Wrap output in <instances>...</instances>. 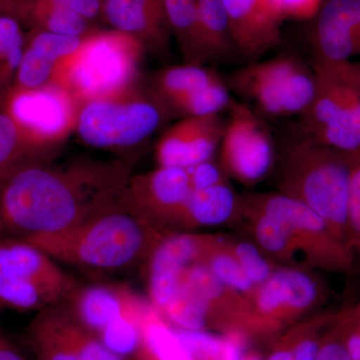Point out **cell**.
Returning <instances> with one entry per match:
<instances>
[{
  "label": "cell",
  "instance_id": "1",
  "mask_svg": "<svg viewBox=\"0 0 360 360\" xmlns=\"http://www.w3.org/2000/svg\"><path fill=\"white\" fill-rule=\"evenodd\" d=\"M127 161L77 158L32 163L0 182L2 234L22 239L58 233L122 200Z\"/></svg>",
  "mask_w": 360,
  "mask_h": 360
},
{
  "label": "cell",
  "instance_id": "2",
  "mask_svg": "<svg viewBox=\"0 0 360 360\" xmlns=\"http://www.w3.org/2000/svg\"><path fill=\"white\" fill-rule=\"evenodd\" d=\"M167 234L141 219L123 195L115 205L72 229L25 240L41 248L58 264L113 272L146 264Z\"/></svg>",
  "mask_w": 360,
  "mask_h": 360
},
{
  "label": "cell",
  "instance_id": "3",
  "mask_svg": "<svg viewBox=\"0 0 360 360\" xmlns=\"http://www.w3.org/2000/svg\"><path fill=\"white\" fill-rule=\"evenodd\" d=\"M359 153L321 143L298 127L276 151L277 191L311 208L348 245V196Z\"/></svg>",
  "mask_w": 360,
  "mask_h": 360
},
{
  "label": "cell",
  "instance_id": "4",
  "mask_svg": "<svg viewBox=\"0 0 360 360\" xmlns=\"http://www.w3.org/2000/svg\"><path fill=\"white\" fill-rule=\"evenodd\" d=\"M144 51L143 45L127 33L91 32L58 61L51 84L68 90L82 105L122 96L134 89Z\"/></svg>",
  "mask_w": 360,
  "mask_h": 360
},
{
  "label": "cell",
  "instance_id": "5",
  "mask_svg": "<svg viewBox=\"0 0 360 360\" xmlns=\"http://www.w3.org/2000/svg\"><path fill=\"white\" fill-rule=\"evenodd\" d=\"M77 285L41 248L0 236V309L39 312L65 302Z\"/></svg>",
  "mask_w": 360,
  "mask_h": 360
},
{
  "label": "cell",
  "instance_id": "6",
  "mask_svg": "<svg viewBox=\"0 0 360 360\" xmlns=\"http://www.w3.org/2000/svg\"><path fill=\"white\" fill-rule=\"evenodd\" d=\"M312 68L314 96L300 115L298 127L331 148L360 153V94L352 61L333 63L314 58Z\"/></svg>",
  "mask_w": 360,
  "mask_h": 360
},
{
  "label": "cell",
  "instance_id": "7",
  "mask_svg": "<svg viewBox=\"0 0 360 360\" xmlns=\"http://www.w3.org/2000/svg\"><path fill=\"white\" fill-rule=\"evenodd\" d=\"M225 82L229 90L252 104L251 108L264 118L300 116L315 91L312 66L288 53L251 61L231 72Z\"/></svg>",
  "mask_w": 360,
  "mask_h": 360
},
{
  "label": "cell",
  "instance_id": "8",
  "mask_svg": "<svg viewBox=\"0 0 360 360\" xmlns=\"http://www.w3.org/2000/svg\"><path fill=\"white\" fill-rule=\"evenodd\" d=\"M243 198L284 225L305 269L345 274L354 271V248L309 206L279 191L245 193Z\"/></svg>",
  "mask_w": 360,
  "mask_h": 360
},
{
  "label": "cell",
  "instance_id": "9",
  "mask_svg": "<svg viewBox=\"0 0 360 360\" xmlns=\"http://www.w3.org/2000/svg\"><path fill=\"white\" fill-rule=\"evenodd\" d=\"M168 117L149 90L134 89L122 96L82 104L75 130L92 148H129L146 141Z\"/></svg>",
  "mask_w": 360,
  "mask_h": 360
},
{
  "label": "cell",
  "instance_id": "10",
  "mask_svg": "<svg viewBox=\"0 0 360 360\" xmlns=\"http://www.w3.org/2000/svg\"><path fill=\"white\" fill-rule=\"evenodd\" d=\"M220 142L219 165L225 174L245 186L262 181L276 167L271 131L248 103L232 98Z\"/></svg>",
  "mask_w": 360,
  "mask_h": 360
},
{
  "label": "cell",
  "instance_id": "11",
  "mask_svg": "<svg viewBox=\"0 0 360 360\" xmlns=\"http://www.w3.org/2000/svg\"><path fill=\"white\" fill-rule=\"evenodd\" d=\"M80 108L68 90L54 84L13 89L0 105L37 146L51 151L77 129Z\"/></svg>",
  "mask_w": 360,
  "mask_h": 360
},
{
  "label": "cell",
  "instance_id": "12",
  "mask_svg": "<svg viewBox=\"0 0 360 360\" xmlns=\"http://www.w3.org/2000/svg\"><path fill=\"white\" fill-rule=\"evenodd\" d=\"M184 286L205 309L207 329L219 335L240 333L252 338H276L278 329L264 319L250 300L220 283L205 265H189L181 277Z\"/></svg>",
  "mask_w": 360,
  "mask_h": 360
},
{
  "label": "cell",
  "instance_id": "13",
  "mask_svg": "<svg viewBox=\"0 0 360 360\" xmlns=\"http://www.w3.org/2000/svg\"><path fill=\"white\" fill-rule=\"evenodd\" d=\"M330 290L317 270L279 266L258 288L257 311L279 331L317 314L328 302Z\"/></svg>",
  "mask_w": 360,
  "mask_h": 360
},
{
  "label": "cell",
  "instance_id": "14",
  "mask_svg": "<svg viewBox=\"0 0 360 360\" xmlns=\"http://www.w3.org/2000/svg\"><path fill=\"white\" fill-rule=\"evenodd\" d=\"M27 340L37 360H122L63 303L37 312L28 326Z\"/></svg>",
  "mask_w": 360,
  "mask_h": 360
},
{
  "label": "cell",
  "instance_id": "15",
  "mask_svg": "<svg viewBox=\"0 0 360 360\" xmlns=\"http://www.w3.org/2000/svg\"><path fill=\"white\" fill-rule=\"evenodd\" d=\"M193 193L186 168L160 167L131 175L124 193L127 205L141 219L165 233H175Z\"/></svg>",
  "mask_w": 360,
  "mask_h": 360
},
{
  "label": "cell",
  "instance_id": "16",
  "mask_svg": "<svg viewBox=\"0 0 360 360\" xmlns=\"http://www.w3.org/2000/svg\"><path fill=\"white\" fill-rule=\"evenodd\" d=\"M220 115L184 117L165 130L155 146L158 167L187 168L213 160L224 136Z\"/></svg>",
  "mask_w": 360,
  "mask_h": 360
},
{
  "label": "cell",
  "instance_id": "17",
  "mask_svg": "<svg viewBox=\"0 0 360 360\" xmlns=\"http://www.w3.org/2000/svg\"><path fill=\"white\" fill-rule=\"evenodd\" d=\"M203 234L175 232L160 241L146 262L150 303L162 312L179 292L184 270L198 264Z\"/></svg>",
  "mask_w": 360,
  "mask_h": 360
},
{
  "label": "cell",
  "instance_id": "18",
  "mask_svg": "<svg viewBox=\"0 0 360 360\" xmlns=\"http://www.w3.org/2000/svg\"><path fill=\"white\" fill-rule=\"evenodd\" d=\"M224 79L205 65L167 66L150 79L148 90L172 116H200L210 91Z\"/></svg>",
  "mask_w": 360,
  "mask_h": 360
},
{
  "label": "cell",
  "instance_id": "19",
  "mask_svg": "<svg viewBox=\"0 0 360 360\" xmlns=\"http://www.w3.org/2000/svg\"><path fill=\"white\" fill-rule=\"evenodd\" d=\"M314 18V58L347 63L360 56V0H323Z\"/></svg>",
  "mask_w": 360,
  "mask_h": 360
},
{
  "label": "cell",
  "instance_id": "20",
  "mask_svg": "<svg viewBox=\"0 0 360 360\" xmlns=\"http://www.w3.org/2000/svg\"><path fill=\"white\" fill-rule=\"evenodd\" d=\"M239 56L258 60L281 41L283 20L269 0H222Z\"/></svg>",
  "mask_w": 360,
  "mask_h": 360
},
{
  "label": "cell",
  "instance_id": "21",
  "mask_svg": "<svg viewBox=\"0 0 360 360\" xmlns=\"http://www.w3.org/2000/svg\"><path fill=\"white\" fill-rule=\"evenodd\" d=\"M146 302L123 284L78 283L63 304L82 326L97 336L111 321Z\"/></svg>",
  "mask_w": 360,
  "mask_h": 360
},
{
  "label": "cell",
  "instance_id": "22",
  "mask_svg": "<svg viewBox=\"0 0 360 360\" xmlns=\"http://www.w3.org/2000/svg\"><path fill=\"white\" fill-rule=\"evenodd\" d=\"M103 16L113 30L139 40L146 51L167 52L170 32L162 11L132 0H103Z\"/></svg>",
  "mask_w": 360,
  "mask_h": 360
},
{
  "label": "cell",
  "instance_id": "23",
  "mask_svg": "<svg viewBox=\"0 0 360 360\" xmlns=\"http://www.w3.org/2000/svg\"><path fill=\"white\" fill-rule=\"evenodd\" d=\"M241 212V195L232 189L229 181L203 191H193L180 215L175 232L240 224Z\"/></svg>",
  "mask_w": 360,
  "mask_h": 360
},
{
  "label": "cell",
  "instance_id": "24",
  "mask_svg": "<svg viewBox=\"0 0 360 360\" xmlns=\"http://www.w3.org/2000/svg\"><path fill=\"white\" fill-rule=\"evenodd\" d=\"M335 312H317L295 322L274 338L265 360H316L322 338Z\"/></svg>",
  "mask_w": 360,
  "mask_h": 360
},
{
  "label": "cell",
  "instance_id": "25",
  "mask_svg": "<svg viewBox=\"0 0 360 360\" xmlns=\"http://www.w3.org/2000/svg\"><path fill=\"white\" fill-rule=\"evenodd\" d=\"M201 58L205 63H227L241 58L232 39L222 0H196Z\"/></svg>",
  "mask_w": 360,
  "mask_h": 360
},
{
  "label": "cell",
  "instance_id": "26",
  "mask_svg": "<svg viewBox=\"0 0 360 360\" xmlns=\"http://www.w3.org/2000/svg\"><path fill=\"white\" fill-rule=\"evenodd\" d=\"M51 150L40 148L4 110H0V182L16 170L46 161Z\"/></svg>",
  "mask_w": 360,
  "mask_h": 360
},
{
  "label": "cell",
  "instance_id": "27",
  "mask_svg": "<svg viewBox=\"0 0 360 360\" xmlns=\"http://www.w3.org/2000/svg\"><path fill=\"white\" fill-rule=\"evenodd\" d=\"M198 264L205 265L220 283L238 291L255 304L259 286L253 283L241 269L229 248L227 236L205 234V245Z\"/></svg>",
  "mask_w": 360,
  "mask_h": 360
},
{
  "label": "cell",
  "instance_id": "28",
  "mask_svg": "<svg viewBox=\"0 0 360 360\" xmlns=\"http://www.w3.org/2000/svg\"><path fill=\"white\" fill-rule=\"evenodd\" d=\"M141 360H193L175 328L151 304L141 326Z\"/></svg>",
  "mask_w": 360,
  "mask_h": 360
},
{
  "label": "cell",
  "instance_id": "29",
  "mask_svg": "<svg viewBox=\"0 0 360 360\" xmlns=\"http://www.w3.org/2000/svg\"><path fill=\"white\" fill-rule=\"evenodd\" d=\"M170 34L186 65H203L196 0H161Z\"/></svg>",
  "mask_w": 360,
  "mask_h": 360
},
{
  "label": "cell",
  "instance_id": "30",
  "mask_svg": "<svg viewBox=\"0 0 360 360\" xmlns=\"http://www.w3.org/2000/svg\"><path fill=\"white\" fill-rule=\"evenodd\" d=\"M25 40L20 20L0 14V105L15 84Z\"/></svg>",
  "mask_w": 360,
  "mask_h": 360
},
{
  "label": "cell",
  "instance_id": "31",
  "mask_svg": "<svg viewBox=\"0 0 360 360\" xmlns=\"http://www.w3.org/2000/svg\"><path fill=\"white\" fill-rule=\"evenodd\" d=\"M25 20L45 32L84 37L89 34V21L53 0H30Z\"/></svg>",
  "mask_w": 360,
  "mask_h": 360
},
{
  "label": "cell",
  "instance_id": "32",
  "mask_svg": "<svg viewBox=\"0 0 360 360\" xmlns=\"http://www.w3.org/2000/svg\"><path fill=\"white\" fill-rule=\"evenodd\" d=\"M151 307L146 302L127 314L117 317L98 333L97 338L113 354L127 359L139 354L141 345V326L146 312Z\"/></svg>",
  "mask_w": 360,
  "mask_h": 360
},
{
  "label": "cell",
  "instance_id": "33",
  "mask_svg": "<svg viewBox=\"0 0 360 360\" xmlns=\"http://www.w3.org/2000/svg\"><path fill=\"white\" fill-rule=\"evenodd\" d=\"M58 60L39 47L26 44L13 89H37L51 84Z\"/></svg>",
  "mask_w": 360,
  "mask_h": 360
},
{
  "label": "cell",
  "instance_id": "34",
  "mask_svg": "<svg viewBox=\"0 0 360 360\" xmlns=\"http://www.w3.org/2000/svg\"><path fill=\"white\" fill-rule=\"evenodd\" d=\"M229 245L246 276L257 286L264 283L279 267L255 243L229 238Z\"/></svg>",
  "mask_w": 360,
  "mask_h": 360
},
{
  "label": "cell",
  "instance_id": "35",
  "mask_svg": "<svg viewBox=\"0 0 360 360\" xmlns=\"http://www.w3.org/2000/svg\"><path fill=\"white\" fill-rule=\"evenodd\" d=\"M174 328L193 360H222L224 341L221 335H215L208 330Z\"/></svg>",
  "mask_w": 360,
  "mask_h": 360
},
{
  "label": "cell",
  "instance_id": "36",
  "mask_svg": "<svg viewBox=\"0 0 360 360\" xmlns=\"http://www.w3.org/2000/svg\"><path fill=\"white\" fill-rule=\"evenodd\" d=\"M335 321L340 326L348 354L352 360H360V309L354 305L335 312Z\"/></svg>",
  "mask_w": 360,
  "mask_h": 360
},
{
  "label": "cell",
  "instance_id": "37",
  "mask_svg": "<svg viewBox=\"0 0 360 360\" xmlns=\"http://www.w3.org/2000/svg\"><path fill=\"white\" fill-rule=\"evenodd\" d=\"M348 241L354 248L360 240V153L355 162L352 181H350L349 196L347 208Z\"/></svg>",
  "mask_w": 360,
  "mask_h": 360
},
{
  "label": "cell",
  "instance_id": "38",
  "mask_svg": "<svg viewBox=\"0 0 360 360\" xmlns=\"http://www.w3.org/2000/svg\"><path fill=\"white\" fill-rule=\"evenodd\" d=\"M186 169L193 191H203L229 181V176L220 167L219 163L213 160L198 163L193 167H187Z\"/></svg>",
  "mask_w": 360,
  "mask_h": 360
},
{
  "label": "cell",
  "instance_id": "39",
  "mask_svg": "<svg viewBox=\"0 0 360 360\" xmlns=\"http://www.w3.org/2000/svg\"><path fill=\"white\" fill-rule=\"evenodd\" d=\"M272 8L281 20L314 18L323 0H269Z\"/></svg>",
  "mask_w": 360,
  "mask_h": 360
},
{
  "label": "cell",
  "instance_id": "40",
  "mask_svg": "<svg viewBox=\"0 0 360 360\" xmlns=\"http://www.w3.org/2000/svg\"><path fill=\"white\" fill-rule=\"evenodd\" d=\"M316 360H352L345 347L340 326L336 323L335 314L322 338Z\"/></svg>",
  "mask_w": 360,
  "mask_h": 360
},
{
  "label": "cell",
  "instance_id": "41",
  "mask_svg": "<svg viewBox=\"0 0 360 360\" xmlns=\"http://www.w3.org/2000/svg\"><path fill=\"white\" fill-rule=\"evenodd\" d=\"M60 6L79 14L86 20H96L103 15V0H53Z\"/></svg>",
  "mask_w": 360,
  "mask_h": 360
},
{
  "label": "cell",
  "instance_id": "42",
  "mask_svg": "<svg viewBox=\"0 0 360 360\" xmlns=\"http://www.w3.org/2000/svg\"><path fill=\"white\" fill-rule=\"evenodd\" d=\"M0 360H26L0 329Z\"/></svg>",
  "mask_w": 360,
  "mask_h": 360
},
{
  "label": "cell",
  "instance_id": "43",
  "mask_svg": "<svg viewBox=\"0 0 360 360\" xmlns=\"http://www.w3.org/2000/svg\"><path fill=\"white\" fill-rule=\"evenodd\" d=\"M132 1L139 2V4H144V6H148L151 7V8L162 11L163 13L162 2H161V0H132Z\"/></svg>",
  "mask_w": 360,
  "mask_h": 360
},
{
  "label": "cell",
  "instance_id": "44",
  "mask_svg": "<svg viewBox=\"0 0 360 360\" xmlns=\"http://www.w3.org/2000/svg\"><path fill=\"white\" fill-rule=\"evenodd\" d=\"M352 70L360 94V60L352 61Z\"/></svg>",
  "mask_w": 360,
  "mask_h": 360
},
{
  "label": "cell",
  "instance_id": "45",
  "mask_svg": "<svg viewBox=\"0 0 360 360\" xmlns=\"http://www.w3.org/2000/svg\"><path fill=\"white\" fill-rule=\"evenodd\" d=\"M243 360H265L264 359H262V356H260L259 354H257V352H250L248 350V354H246L245 356V359Z\"/></svg>",
  "mask_w": 360,
  "mask_h": 360
},
{
  "label": "cell",
  "instance_id": "46",
  "mask_svg": "<svg viewBox=\"0 0 360 360\" xmlns=\"http://www.w3.org/2000/svg\"><path fill=\"white\" fill-rule=\"evenodd\" d=\"M354 250H355V252L359 253V257H360V240L357 241V243H355Z\"/></svg>",
  "mask_w": 360,
  "mask_h": 360
},
{
  "label": "cell",
  "instance_id": "47",
  "mask_svg": "<svg viewBox=\"0 0 360 360\" xmlns=\"http://www.w3.org/2000/svg\"><path fill=\"white\" fill-rule=\"evenodd\" d=\"M1 187V186H0ZM2 234V214H1V205H0V236Z\"/></svg>",
  "mask_w": 360,
  "mask_h": 360
},
{
  "label": "cell",
  "instance_id": "48",
  "mask_svg": "<svg viewBox=\"0 0 360 360\" xmlns=\"http://www.w3.org/2000/svg\"><path fill=\"white\" fill-rule=\"evenodd\" d=\"M355 305H356L357 309H360V303H359V304H355Z\"/></svg>",
  "mask_w": 360,
  "mask_h": 360
}]
</instances>
